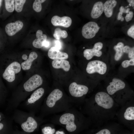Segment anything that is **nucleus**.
Wrapping results in <instances>:
<instances>
[{"label": "nucleus", "mask_w": 134, "mask_h": 134, "mask_svg": "<svg viewBox=\"0 0 134 134\" xmlns=\"http://www.w3.org/2000/svg\"><path fill=\"white\" fill-rule=\"evenodd\" d=\"M72 104L70 99L64 96L61 90L55 88L47 96L43 110L46 114L64 112L72 107Z\"/></svg>", "instance_id": "obj_1"}, {"label": "nucleus", "mask_w": 134, "mask_h": 134, "mask_svg": "<svg viewBox=\"0 0 134 134\" xmlns=\"http://www.w3.org/2000/svg\"><path fill=\"white\" fill-rule=\"evenodd\" d=\"M51 122L53 124L64 126L70 133L75 132L80 124L85 123L82 115L72 107L61 114L54 116Z\"/></svg>", "instance_id": "obj_2"}, {"label": "nucleus", "mask_w": 134, "mask_h": 134, "mask_svg": "<svg viewBox=\"0 0 134 134\" xmlns=\"http://www.w3.org/2000/svg\"><path fill=\"white\" fill-rule=\"evenodd\" d=\"M68 90L70 95L72 98L71 101L72 104L78 103V99L86 95L89 91L87 86L78 84L75 82L71 83L69 85Z\"/></svg>", "instance_id": "obj_3"}, {"label": "nucleus", "mask_w": 134, "mask_h": 134, "mask_svg": "<svg viewBox=\"0 0 134 134\" xmlns=\"http://www.w3.org/2000/svg\"><path fill=\"white\" fill-rule=\"evenodd\" d=\"M107 65L105 62L100 60H95L90 61L88 63L86 70L89 74L97 73L103 75L107 72Z\"/></svg>", "instance_id": "obj_4"}, {"label": "nucleus", "mask_w": 134, "mask_h": 134, "mask_svg": "<svg viewBox=\"0 0 134 134\" xmlns=\"http://www.w3.org/2000/svg\"><path fill=\"white\" fill-rule=\"evenodd\" d=\"M95 100L99 105L105 109L111 108L114 104L112 98L108 93L104 92L97 93L95 95Z\"/></svg>", "instance_id": "obj_5"}, {"label": "nucleus", "mask_w": 134, "mask_h": 134, "mask_svg": "<svg viewBox=\"0 0 134 134\" xmlns=\"http://www.w3.org/2000/svg\"><path fill=\"white\" fill-rule=\"evenodd\" d=\"M21 69V65L19 63L13 62L6 68L3 74V77L8 82H12L15 79V74L20 72Z\"/></svg>", "instance_id": "obj_6"}, {"label": "nucleus", "mask_w": 134, "mask_h": 134, "mask_svg": "<svg viewBox=\"0 0 134 134\" xmlns=\"http://www.w3.org/2000/svg\"><path fill=\"white\" fill-rule=\"evenodd\" d=\"M99 29V27L96 22H89L83 26L82 31V35L86 39L92 38L95 36Z\"/></svg>", "instance_id": "obj_7"}, {"label": "nucleus", "mask_w": 134, "mask_h": 134, "mask_svg": "<svg viewBox=\"0 0 134 134\" xmlns=\"http://www.w3.org/2000/svg\"><path fill=\"white\" fill-rule=\"evenodd\" d=\"M43 81V79L38 74H35L24 83V88L27 92L32 91L41 85Z\"/></svg>", "instance_id": "obj_8"}, {"label": "nucleus", "mask_w": 134, "mask_h": 134, "mask_svg": "<svg viewBox=\"0 0 134 134\" xmlns=\"http://www.w3.org/2000/svg\"><path fill=\"white\" fill-rule=\"evenodd\" d=\"M103 47V44L101 42L95 43L92 49H86L83 51L84 57L87 60L91 59L94 56L99 57L102 54L100 51Z\"/></svg>", "instance_id": "obj_9"}, {"label": "nucleus", "mask_w": 134, "mask_h": 134, "mask_svg": "<svg viewBox=\"0 0 134 134\" xmlns=\"http://www.w3.org/2000/svg\"><path fill=\"white\" fill-rule=\"evenodd\" d=\"M125 86V83L121 79L114 78L107 86V91L109 95H112L118 91L124 89Z\"/></svg>", "instance_id": "obj_10"}, {"label": "nucleus", "mask_w": 134, "mask_h": 134, "mask_svg": "<svg viewBox=\"0 0 134 134\" xmlns=\"http://www.w3.org/2000/svg\"><path fill=\"white\" fill-rule=\"evenodd\" d=\"M23 24L20 20H17L14 22L6 24L5 27L6 34L9 36L15 35L23 28Z\"/></svg>", "instance_id": "obj_11"}, {"label": "nucleus", "mask_w": 134, "mask_h": 134, "mask_svg": "<svg viewBox=\"0 0 134 134\" xmlns=\"http://www.w3.org/2000/svg\"><path fill=\"white\" fill-rule=\"evenodd\" d=\"M52 24L54 26H60L68 28L71 25L72 21L70 17L67 16L60 17L57 15L53 16L51 21Z\"/></svg>", "instance_id": "obj_12"}, {"label": "nucleus", "mask_w": 134, "mask_h": 134, "mask_svg": "<svg viewBox=\"0 0 134 134\" xmlns=\"http://www.w3.org/2000/svg\"><path fill=\"white\" fill-rule=\"evenodd\" d=\"M48 55L49 58L54 60H65L68 57L67 53L60 51L55 46L50 48L48 51Z\"/></svg>", "instance_id": "obj_13"}, {"label": "nucleus", "mask_w": 134, "mask_h": 134, "mask_svg": "<svg viewBox=\"0 0 134 134\" xmlns=\"http://www.w3.org/2000/svg\"><path fill=\"white\" fill-rule=\"evenodd\" d=\"M38 125L37 122L33 118L29 117L25 122L22 124L21 127L25 132L31 133L37 128Z\"/></svg>", "instance_id": "obj_14"}, {"label": "nucleus", "mask_w": 134, "mask_h": 134, "mask_svg": "<svg viewBox=\"0 0 134 134\" xmlns=\"http://www.w3.org/2000/svg\"><path fill=\"white\" fill-rule=\"evenodd\" d=\"M36 38L33 42V46L37 48H40L43 46L44 42L47 40V35L43 34L42 31L40 30H37L36 33Z\"/></svg>", "instance_id": "obj_15"}, {"label": "nucleus", "mask_w": 134, "mask_h": 134, "mask_svg": "<svg viewBox=\"0 0 134 134\" xmlns=\"http://www.w3.org/2000/svg\"><path fill=\"white\" fill-rule=\"evenodd\" d=\"M103 11V4L101 1L95 3L94 4L91 10V16L93 19L99 17Z\"/></svg>", "instance_id": "obj_16"}, {"label": "nucleus", "mask_w": 134, "mask_h": 134, "mask_svg": "<svg viewBox=\"0 0 134 134\" xmlns=\"http://www.w3.org/2000/svg\"><path fill=\"white\" fill-rule=\"evenodd\" d=\"M117 1L115 0L106 1L103 4V11L105 16L108 18L110 17L112 15L113 9L116 6Z\"/></svg>", "instance_id": "obj_17"}, {"label": "nucleus", "mask_w": 134, "mask_h": 134, "mask_svg": "<svg viewBox=\"0 0 134 134\" xmlns=\"http://www.w3.org/2000/svg\"><path fill=\"white\" fill-rule=\"evenodd\" d=\"M52 64L54 68H62L66 71H69L70 67L69 62L65 60H54L52 61Z\"/></svg>", "instance_id": "obj_18"}, {"label": "nucleus", "mask_w": 134, "mask_h": 134, "mask_svg": "<svg viewBox=\"0 0 134 134\" xmlns=\"http://www.w3.org/2000/svg\"><path fill=\"white\" fill-rule=\"evenodd\" d=\"M45 93L44 89L40 88L34 91L31 95L28 101L30 103H33L39 100L43 95Z\"/></svg>", "instance_id": "obj_19"}, {"label": "nucleus", "mask_w": 134, "mask_h": 134, "mask_svg": "<svg viewBox=\"0 0 134 134\" xmlns=\"http://www.w3.org/2000/svg\"><path fill=\"white\" fill-rule=\"evenodd\" d=\"M38 55L35 52H31L29 55V58L25 61L22 62L21 64V67L24 70L30 69L32 65V62L37 57Z\"/></svg>", "instance_id": "obj_20"}, {"label": "nucleus", "mask_w": 134, "mask_h": 134, "mask_svg": "<svg viewBox=\"0 0 134 134\" xmlns=\"http://www.w3.org/2000/svg\"><path fill=\"white\" fill-rule=\"evenodd\" d=\"M124 44L122 42H118L114 47V49L116 51L114 58L116 61L120 60L122 57L124 53L123 51Z\"/></svg>", "instance_id": "obj_21"}, {"label": "nucleus", "mask_w": 134, "mask_h": 134, "mask_svg": "<svg viewBox=\"0 0 134 134\" xmlns=\"http://www.w3.org/2000/svg\"><path fill=\"white\" fill-rule=\"evenodd\" d=\"M53 35L56 39L59 40L61 37L64 38H66L68 34L66 31L62 30L59 28H57L55 30Z\"/></svg>", "instance_id": "obj_22"}, {"label": "nucleus", "mask_w": 134, "mask_h": 134, "mask_svg": "<svg viewBox=\"0 0 134 134\" xmlns=\"http://www.w3.org/2000/svg\"><path fill=\"white\" fill-rule=\"evenodd\" d=\"M124 117L126 120H134V107L130 106L127 108L124 114Z\"/></svg>", "instance_id": "obj_23"}, {"label": "nucleus", "mask_w": 134, "mask_h": 134, "mask_svg": "<svg viewBox=\"0 0 134 134\" xmlns=\"http://www.w3.org/2000/svg\"><path fill=\"white\" fill-rule=\"evenodd\" d=\"M4 2L6 10L9 12H13L15 9V0H4Z\"/></svg>", "instance_id": "obj_24"}, {"label": "nucleus", "mask_w": 134, "mask_h": 134, "mask_svg": "<svg viewBox=\"0 0 134 134\" xmlns=\"http://www.w3.org/2000/svg\"><path fill=\"white\" fill-rule=\"evenodd\" d=\"M123 51L124 53L128 54V57L130 59L134 58V47H131L129 46L126 45L123 48Z\"/></svg>", "instance_id": "obj_25"}, {"label": "nucleus", "mask_w": 134, "mask_h": 134, "mask_svg": "<svg viewBox=\"0 0 134 134\" xmlns=\"http://www.w3.org/2000/svg\"><path fill=\"white\" fill-rule=\"evenodd\" d=\"M45 1V0H35L33 4V9L36 12L41 11L42 8L41 4Z\"/></svg>", "instance_id": "obj_26"}, {"label": "nucleus", "mask_w": 134, "mask_h": 134, "mask_svg": "<svg viewBox=\"0 0 134 134\" xmlns=\"http://www.w3.org/2000/svg\"><path fill=\"white\" fill-rule=\"evenodd\" d=\"M25 0H15V9L18 12H21L22 10L24 4L26 2Z\"/></svg>", "instance_id": "obj_27"}, {"label": "nucleus", "mask_w": 134, "mask_h": 134, "mask_svg": "<svg viewBox=\"0 0 134 134\" xmlns=\"http://www.w3.org/2000/svg\"><path fill=\"white\" fill-rule=\"evenodd\" d=\"M50 126H45L42 129V131L43 134H54L55 133V129Z\"/></svg>", "instance_id": "obj_28"}, {"label": "nucleus", "mask_w": 134, "mask_h": 134, "mask_svg": "<svg viewBox=\"0 0 134 134\" xmlns=\"http://www.w3.org/2000/svg\"><path fill=\"white\" fill-rule=\"evenodd\" d=\"M121 66L124 68H127L129 66H134V58L130 59L129 60L123 61L121 63Z\"/></svg>", "instance_id": "obj_29"}, {"label": "nucleus", "mask_w": 134, "mask_h": 134, "mask_svg": "<svg viewBox=\"0 0 134 134\" xmlns=\"http://www.w3.org/2000/svg\"><path fill=\"white\" fill-rule=\"evenodd\" d=\"M127 33L128 35L134 38V25L132 26L128 30Z\"/></svg>", "instance_id": "obj_30"}, {"label": "nucleus", "mask_w": 134, "mask_h": 134, "mask_svg": "<svg viewBox=\"0 0 134 134\" xmlns=\"http://www.w3.org/2000/svg\"><path fill=\"white\" fill-rule=\"evenodd\" d=\"M133 16V13L132 11H129L127 13L125 18L126 22H128L130 21L132 19Z\"/></svg>", "instance_id": "obj_31"}, {"label": "nucleus", "mask_w": 134, "mask_h": 134, "mask_svg": "<svg viewBox=\"0 0 134 134\" xmlns=\"http://www.w3.org/2000/svg\"><path fill=\"white\" fill-rule=\"evenodd\" d=\"M95 134H111V133L108 130L104 129L101 130Z\"/></svg>", "instance_id": "obj_32"}, {"label": "nucleus", "mask_w": 134, "mask_h": 134, "mask_svg": "<svg viewBox=\"0 0 134 134\" xmlns=\"http://www.w3.org/2000/svg\"><path fill=\"white\" fill-rule=\"evenodd\" d=\"M55 47L58 49L60 50L61 48V42L58 40H55Z\"/></svg>", "instance_id": "obj_33"}, {"label": "nucleus", "mask_w": 134, "mask_h": 134, "mask_svg": "<svg viewBox=\"0 0 134 134\" xmlns=\"http://www.w3.org/2000/svg\"><path fill=\"white\" fill-rule=\"evenodd\" d=\"M126 9L123 6H121L119 9L120 12H122L123 13H126Z\"/></svg>", "instance_id": "obj_34"}, {"label": "nucleus", "mask_w": 134, "mask_h": 134, "mask_svg": "<svg viewBox=\"0 0 134 134\" xmlns=\"http://www.w3.org/2000/svg\"><path fill=\"white\" fill-rule=\"evenodd\" d=\"M123 14V13L122 12L120 11L119 13L117 19L118 20H121V19L123 17L122 16Z\"/></svg>", "instance_id": "obj_35"}, {"label": "nucleus", "mask_w": 134, "mask_h": 134, "mask_svg": "<svg viewBox=\"0 0 134 134\" xmlns=\"http://www.w3.org/2000/svg\"><path fill=\"white\" fill-rule=\"evenodd\" d=\"M50 45V43L49 41H46L44 43L43 46L46 47H47L49 46Z\"/></svg>", "instance_id": "obj_36"}, {"label": "nucleus", "mask_w": 134, "mask_h": 134, "mask_svg": "<svg viewBox=\"0 0 134 134\" xmlns=\"http://www.w3.org/2000/svg\"><path fill=\"white\" fill-rule=\"evenodd\" d=\"M127 1L131 5L132 7H134V0H128Z\"/></svg>", "instance_id": "obj_37"}, {"label": "nucleus", "mask_w": 134, "mask_h": 134, "mask_svg": "<svg viewBox=\"0 0 134 134\" xmlns=\"http://www.w3.org/2000/svg\"><path fill=\"white\" fill-rule=\"evenodd\" d=\"M55 134H65V133L63 131H57L55 133Z\"/></svg>", "instance_id": "obj_38"}, {"label": "nucleus", "mask_w": 134, "mask_h": 134, "mask_svg": "<svg viewBox=\"0 0 134 134\" xmlns=\"http://www.w3.org/2000/svg\"><path fill=\"white\" fill-rule=\"evenodd\" d=\"M27 56L26 54H24L22 56V58L24 60H26L27 59Z\"/></svg>", "instance_id": "obj_39"}, {"label": "nucleus", "mask_w": 134, "mask_h": 134, "mask_svg": "<svg viewBox=\"0 0 134 134\" xmlns=\"http://www.w3.org/2000/svg\"><path fill=\"white\" fill-rule=\"evenodd\" d=\"M4 127V125L3 123H0V131Z\"/></svg>", "instance_id": "obj_40"}, {"label": "nucleus", "mask_w": 134, "mask_h": 134, "mask_svg": "<svg viewBox=\"0 0 134 134\" xmlns=\"http://www.w3.org/2000/svg\"><path fill=\"white\" fill-rule=\"evenodd\" d=\"M3 1V0H0V9L1 7Z\"/></svg>", "instance_id": "obj_41"}, {"label": "nucleus", "mask_w": 134, "mask_h": 134, "mask_svg": "<svg viewBox=\"0 0 134 134\" xmlns=\"http://www.w3.org/2000/svg\"><path fill=\"white\" fill-rule=\"evenodd\" d=\"M130 8H127L126 10V13H128L130 11Z\"/></svg>", "instance_id": "obj_42"}, {"label": "nucleus", "mask_w": 134, "mask_h": 134, "mask_svg": "<svg viewBox=\"0 0 134 134\" xmlns=\"http://www.w3.org/2000/svg\"><path fill=\"white\" fill-rule=\"evenodd\" d=\"M124 20V18L123 17H122L121 19V21H123Z\"/></svg>", "instance_id": "obj_43"}, {"label": "nucleus", "mask_w": 134, "mask_h": 134, "mask_svg": "<svg viewBox=\"0 0 134 134\" xmlns=\"http://www.w3.org/2000/svg\"><path fill=\"white\" fill-rule=\"evenodd\" d=\"M129 6H131V4H130V3H129Z\"/></svg>", "instance_id": "obj_44"}, {"label": "nucleus", "mask_w": 134, "mask_h": 134, "mask_svg": "<svg viewBox=\"0 0 134 134\" xmlns=\"http://www.w3.org/2000/svg\"><path fill=\"white\" fill-rule=\"evenodd\" d=\"M1 115H0V121H1Z\"/></svg>", "instance_id": "obj_45"}, {"label": "nucleus", "mask_w": 134, "mask_h": 134, "mask_svg": "<svg viewBox=\"0 0 134 134\" xmlns=\"http://www.w3.org/2000/svg\"><path fill=\"white\" fill-rule=\"evenodd\" d=\"M127 7V6H126V7H125V8H126Z\"/></svg>", "instance_id": "obj_46"}, {"label": "nucleus", "mask_w": 134, "mask_h": 134, "mask_svg": "<svg viewBox=\"0 0 134 134\" xmlns=\"http://www.w3.org/2000/svg\"><path fill=\"white\" fill-rule=\"evenodd\" d=\"M0 33H1L0 32V35H1V34H0Z\"/></svg>", "instance_id": "obj_47"}, {"label": "nucleus", "mask_w": 134, "mask_h": 134, "mask_svg": "<svg viewBox=\"0 0 134 134\" xmlns=\"http://www.w3.org/2000/svg\"><path fill=\"white\" fill-rule=\"evenodd\" d=\"M127 6V7H129V6Z\"/></svg>", "instance_id": "obj_48"}, {"label": "nucleus", "mask_w": 134, "mask_h": 134, "mask_svg": "<svg viewBox=\"0 0 134 134\" xmlns=\"http://www.w3.org/2000/svg\"><path fill=\"white\" fill-rule=\"evenodd\" d=\"M83 48H85V47H83Z\"/></svg>", "instance_id": "obj_49"}]
</instances>
